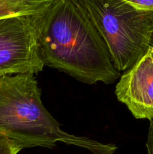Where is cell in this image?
I'll use <instances>...</instances> for the list:
<instances>
[{
	"mask_svg": "<svg viewBox=\"0 0 153 154\" xmlns=\"http://www.w3.org/2000/svg\"><path fill=\"white\" fill-rule=\"evenodd\" d=\"M55 0H0V19L33 15L49 7Z\"/></svg>",
	"mask_w": 153,
	"mask_h": 154,
	"instance_id": "8992f818",
	"label": "cell"
},
{
	"mask_svg": "<svg viewBox=\"0 0 153 154\" xmlns=\"http://www.w3.org/2000/svg\"><path fill=\"white\" fill-rule=\"evenodd\" d=\"M36 14L0 19V76L43 70Z\"/></svg>",
	"mask_w": 153,
	"mask_h": 154,
	"instance_id": "277c9868",
	"label": "cell"
},
{
	"mask_svg": "<svg viewBox=\"0 0 153 154\" xmlns=\"http://www.w3.org/2000/svg\"><path fill=\"white\" fill-rule=\"evenodd\" d=\"M117 99L136 119L153 120V47L122 75L115 90Z\"/></svg>",
	"mask_w": 153,
	"mask_h": 154,
	"instance_id": "5b68a950",
	"label": "cell"
},
{
	"mask_svg": "<svg viewBox=\"0 0 153 154\" xmlns=\"http://www.w3.org/2000/svg\"><path fill=\"white\" fill-rule=\"evenodd\" d=\"M141 10L153 11V0H122Z\"/></svg>",
	"mask_w": 153,
	"mask_h": 154,
	"instance_id": "ba28073f",
	"label": "cell"
},
{
	"mask_svg": "<svg viewBox=\"0 0 153 154\" xmlns=\"http://www.w3.org/2000/svg\"><path fill=\"white\" fill-rule=\"evenodd\" d=\"M150 45L153 47V33H152V38H151V41H150Z\"/></svg>",
	"mask_w": 153,
	"mask_h": 154,
	"instance_id": "30bf717a",
	"label": "cell"
},
{
	"mask_svg": "<svg viewBox=\"0 0 153 154\" xmlns=\"http://www.w3.org/2000/svg\"><path fill=\"white\" fill-rule=\"evenodd\" d=\"M106 45L114 67L125 72L145 54L153 33V11L122 0H76Z\"/></svg>",
	"mask_w": 153,
	"mask_h": 154,
	"instance_id": "3957f363",
	"label": "cell"
},
{
	"mask_svg": "<svg viewBox=\"0 0 153 154\" xmlns=\"http://www.w3.org/2000/svg\"><path fill=\"white\" fill-rule=\"evenodd\" d=\"M22 149L16 141L0 135V154H17Z\"/></svg>",
	"mask_w": 153,
	"mask_h": 154,
	"instance_id": "52a82bcc",
	"label": "cell"
},
{
	"mask_svg": "<svg viewBox=\"0 0 153 154\" xmlns=\"http://www.w3.org/2000/svg\"><path fill=\"white\" fill-rule=\"evenodd\" d=\"M146 148L148 154H153V120H150L148 138L146 141Z\"/></svg>",
	"mask_w": 153,
	"mask_h": 154,
	"instance_id": "9c48e42d",
	"label": "cell"
},
{
	"mask_svg": "<svg viewBox=\"0 0 153 154\" xmlns=\"http://www.w3.org/2000/svg\"><path fill=\"white\" fill-rule=\"evenodd\" d=\"M0 135L16 141L23 149L52 148L58 141L92 154H113L117 149L112 144H102L60 129L42 103L33 74L0 76Z\"/></svg>",
	"mask_w": 153,
	"mask_h": 154,
	"instance_id": "7a4b0ae2",
	"label": "cell"
},
{
	"mask_svg": "<svg viewBox=\"0 0 153 154\" xmlns=\"http://www.w3.org/2000/svg\"><path fill=\"white\" fill-rule=\"evenodd\" d=\"M44 66L93 84H110L119 77L106 45L76 0H55L36 14Z\"/></svg>",
	"mask_w": 153,
	"mask_h": 154,
	"instance_id": "6da1fadb",
	"label": "cell"
}]
</instances>
